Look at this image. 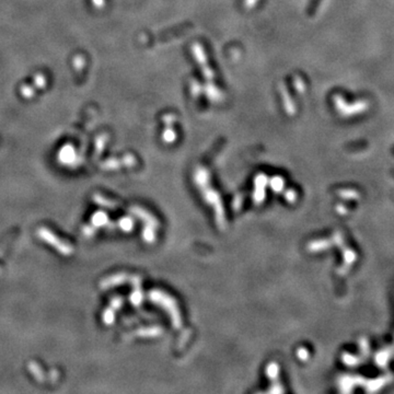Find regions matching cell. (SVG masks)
Instances as JSON below:
<instances>
[{
    "label": "cell",
    "mask_w": 394,
    "mask_h": 394,
    "mask_svg": "<svg viewBox=\"0 0 394 394\" xmlns=\"http://www.w3.org/2000/svg\"><path fill=\"white\" fill-rule=\"evenodd\" d=\"M37 234L43 241H45L46 243L51 244L52 247H54L57 251L63 254V255H66V256L72 255V253L73 252V249L72 245L66 243L63 240L57 238L54 233H52V232L48 229H46V228H41V229L37 231Z\"/></svg>",
    "instance_id": "obj_1"
},
{
    "label": "cell",
    "mask_w": 394,
    "mask_h": 394,
    "mask_svg": "<svg viewBox=\"0 0 394 394\" xmlns=\"http://www.w3.org/2000/svg\"><path fill=\"white\" fill-rule=\"evenodd\" d=\"M125 278H126V275H124V274H117V275L111 276V277L102 280V283H101V287L107 289L109 287L116 286V285L124 283Z\"/></svg>",
    "instance_id": "obj_2"
},
{
    "label": "cell",
    "mask_w": 394,
    "mask_h": 394,
    "mask_svg": "<svg viewBox=\"0 0 394 394\" xmlns=\"http://www.w3.org/2000/svg\"><path fill=\"white\" fill-rule=\"evenodd\" d=\"M107 221H108L107 215L105 213H103V212L95 213L91 218V222H92V225H93L94 228L103 227V226L107 225Z\"/></svg>",
    "instance_id": "obj_3"
},
{
    "label": "cell",
    "mask_w": 394,
    "mask_h": 394,
    "mask_svg": "<svg viewBox=\"0 0 394 394\" xmlns=\"http://www.w3.org/2000/svg\"><path fill=\"white\" fill-rule=\"evenodd\" d=\"M29 370H30L31 374L33 375L34 378L36 379L37 381H39V382H42V381H44V379H45V376H44V374H43V371L41 369V367H39L37 363L30 362L29 363Z\"/></svg>",
    "instance_id": "obj_4"
},
{
    "label": "cell",
    "mask_w": 394,
    "mask_h": 394,
    "mask_svg": "<svg viewBox=\"0 0 394 394\" xmlns=\"http://www.w3.org/2000/svg\"><path fill=\"white\" fill-rule=\"evenodd\" d=\"M93 200H94V203L99 204L101 206H104V207H107V208H114L116 206V204L114 203V201L108 200L107 198H105V197H103L100 194H95L93 196Z\"/></svg>",
    "instance_id": "obj_5"
},
{
    "label": "cell",
    "mask_w": 394,
    "mask_h": 394,
    "mask_svg": "<svg viewBox=\"0 0 394 394\" xmlns=\"http://www.w3.org/2000/svg\"><path fill=\"white\" fill-rule=\"evenodd\" d=\"M114 311H115V310H114L113 308H111V306H109L108 309H107V310H105L104 312H103V317H102L103 322L107 323V325H109V324L113 323L114 319H115V315H114Z\"/></svg>",
    "instance_id": "obj_6"
},
{
    "label": "cell",
    "mask_w": 394,
    "mask_h": 394,
    "mask_svg": "<svg viewBox=\"0 0 394 394\" xmlns=\"http://www.w3.org/2000/svg\"><path fill=\"white\" fill-rule=\"evenodd\" d=\"M118 225H120V228L122 230L124 231H130L133 229V226H134V222L131 220L130 218H122L120 222H118Z\"/></svg>",
    "instance_id": "obj_7"
},
{
    "label": "cell",
    "mask_w": 394,
    "mask_h": 394,
    "mask_svg": "<svg viewBox=\"0 0 394 394\" xmlns=\"http://www.w3.org/2000/svg\"><path fill=\"white\" fill-rule=\"evenodd\" d=\"M130 301L134 304H139L142 302V292H140L138 288H136L135 291L130 295Z\"/></svg>",
    "instance_id": "obj_8"
},
{
    "label": "cell",
    "mask_w": 394,
    "mask_h": 394,
    "mask_svg": "<svg viewBox=\"0 0 394 394\" xmlns=\"http://www.w3.org/2000/svg\"><path fill=\"white\" fill-rule=\"evenodd\" d=\"M277 372H278V369H277V366L276 365H269V368H267V374H269V376H270V378H275V376L277 375Z\"/></svg>",
    "instance_id": "obj_9"
},
{
    "label": "cell",
    "mask_w": 394,
    "mask_h": 394,
    "mask_svg": "<svg viewBox=\"0 0 394 394\" xmlns=\"http://www.w3.org/2000/svg\"><path fill=\"white\" fill-rule=\"evenodd\" d=\"M83 232H85V234L87 236H91L95 232V228L94 227L93 228H92V227H85Z\"/></svg>",
    "instance_id": "obj_10"
},
{
    "label": "cell",
    "mask_w": 394,
    "mask_h": 394,
    "mask_svg": "<svg viewBox=\"0 0 394 394\" xmlns=\"http://www.w3.org/2000/svg\"><path fill=\"white\" fill-rule=\"evenodd\" d=\"M298 355H299V357H300V358L304 359V358L306 357V350H304V349H300V350H299V353H298Z\"/></svg>",
    "instance_id": "obj_11"
}]
</instances>
